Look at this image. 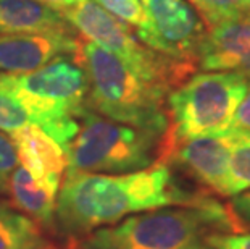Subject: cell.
<instances>
[{
  "label": "cell",
  "instance_id": "cell-1",
  "mask_svg": "<svg viewBox=\"0 0 250 249\" xmlns=\"http://www.w3.org/2000/svg\"><path fill=\"white\" fill-rule=\"evenodd\" d=\"M211 198L190 189L171 165L157 162L139 172L104 175L66 168L57 198L54 228L63 236L84 238L131 215L173 205H195Z\"/></svg>",
  "mask_w": 250,
  "mask_h": 249
},
{
  "label": "cell",
  "instance_id": "cell-2",
  "mask_svg": "<svg viewBox=\"0 0 250 249\" xmlns=\"http://www.w3.org/2000/svg\"><path fill=\"white\" fill-rule=\"evenodd\" d=\"M73 57L87 78V107L113 121L167 135L169 91L148 81L115 54L79 39Z\"/></svg>",
  "mask_w": 250,
  "mask_h": 249
},
{
  "label": "cell",
  "instance_id": "cell-3",
  "mask_svg": "<svg viewBox=\"0 0 250 249\" xmlns=\"http://www.w3.org/2000/svg\"><path fill=\"white\" fill-rule=\"evenodd\" d=\"M237 231L213 196L195 205H173L131 215L78 241V249H204L215 233Z\"/></svg>",
  "mask_w": 250,
  "mask_h": 249
},
{
  "label": "cell",
  "instance_id": "cell-4",
  "mask_svg": "<svg viewBox=\"0 0 250 249\" xmlns=\"http://www.w3.org/2000/svg\"><path fill=\"white\" fill-rule=\"evenodd\" d=\"M0 84L28 110L33 123L63 149L79 130V116L87 107V78L73 54L55 57L29 73L5 75Z\"/></svg>",
  "mask_w": 250,
  "mask_h": 249
},
{
  "label": "cell",
  "instance_id": "cell-5",
  "mask_svg": "<svg viewBox=\"0 0 250 249\" xmlns=\"http://www.w3.org/2000/svg\"><path fill=\"white\" fill-rule=\"evenodd\" d=\"M165 136L87 109L79 116L76 136L65 147L68 168L104 175L139 172L160 162Z\"/></svg>",
  "mask_w": 250,
  "mask_h": 249
},
{
  "label": "cell",
  "instance_id": "cell-6",
  "mask_svg": "<svg viewBox=\"0 0 250 249\" xmlns=\"http://www.w3.org/2000/svg\"><path fill=\"white\" fill-rule=\"evenodd\" d=\"M247 86L249 76L242 73H194L167 97L169 126L165 144L228 133Z\"/></svg>",
  "mask_w": 250,
  "mask_h": 249
},
{
  "label": "cell",
  "instance_id": "cell-7",
  "mask_svg": "<svg viewBox=\"0 0 250 249\" xmlns=\"http://www.w3.org/2000/svg\"><path fill=\"white\" fill-rule=\"evenodd\" d=\"M60 13L83 39L115 54L141 76L169 92L197 70L192 62L165 55L142 44L131 31V26L113 17L95 0H86L76 7L60 10Z\"/></svg>",
  "mask_w": 250,
  "mask_h": 249
},
{
  "label": "cell",
  "instance_id": "cell-8",
  "mask_svg": "<svg viewBox=\"0 0 250 249\" xmlns=\"http://www.w3.org/2000/svg\"><path fill=\"white\" fill-rule=\"evenodd\" d=\"M146 26L137 39L165 55L197 65L199 47L207 34L200 15L186 0H139Z\"/></svg>",
  "mask_w": 250,
  "mask_h": 249
},
{
  "label": "cell",
  "instance_id": "cell-9",
  "mask_svg": "<svg viewBox=\"0 0 250 249\" xmlns=\"http://www.w3.org/2000/svg\"><path fill=\"white\" fill-rule=\"evenodd\" d=\"M231 136H204L194 139L165 144L160 162L178 167L204 191L226 198L228 162H229Z\"/></svg>",
  "mask_w": 250,
  "mask_h": 249
},
{
  "label": "cell",
  "instance_id": "cell-10",
  "mask_svg": "<svg viewBox=\"0 0 250 249\" xmlns=\"http://www.w3.org/2000/svg\"><path fill=\"white\" fill-rule=\"evenodd\" d=\"M197 67L204 71H234L250 76V10L207 29Z\"/></svg>",
  "mask_w": 250,
  "mask_h": 249
},
{
  "label": "cell",
  "instance_id": "cell-11",
  "mask_svg": "<svg viewBox=\"0 0 250 249\" xmlns=\"http://www.w3.org/2000/svg\"><path fill=\"white\" fill-rule=\"evenodd\" d=\"M76 34H0V73H29L55 57L74 54L79 44Z\"/></svg>",
  "mask_w": 250,
  "mask_h": 249
},
{
  "label": "cell",
  "instance_id": "cell-12",
  "mask_svg": "<svg viewBox=\"0 0 250 249\" xmlns=\"http://www.w3.org/2000/svg\"><path fill=\"white\" fill-rule=\"evenodd\" d=\"M8 136L17 151L18 165L26 168L37 183L60 191L68 168L65 149L36 125H28Z\"/></svg>",
  "mask_w": 250,
  "mask_h": 249
},
{
  "label": "cell",
  "instance_id": "cell-13",
  "mask_svg": "<svg viewBox=\"0 0 250 249\" xmlns=\"http://www.w3.org/2000/svg\"><path fill=\"white\" fill-rule=\"evenodd\" d=\"M76 34L58 10L39 0H0V34Z\"/></svg>",
  "mask_w": 250,
  "mask_h": 249
},
{
  "label": "cell",
  "instance_id": "cell-14",
  "mask_svg": "<svg viewBox=\"0 0 250 249\" xmlns=\"http://www.w3.org/2000/svg\"><path fill=\"white\" fill-rule=\"evenodd\" d=\"M13 205L45 228H54L58 193L37 183L26 168L18 165L8 181Z\"/></svg>",
  "mask_w": 250,
  "mask_h": 249
},
{
  "label": "cell",
  "instance_id": "cell-15",
  "mask_svg": "<svg viewBox=\"0 0 250 249\" xmlns=\"http://www.w3.org/2000/svg\"><path fill=\"white\" fill-rule=\"evenodd\" d=\"M0 249H57L41 225L0 201Z\"/></svg>",
  "mask_w": 250,
  "mask_h": 249
},
{
  "label": "cell",
  "instance_id": "cell-16",
  "mask_svg": "<svg viewBox=\"0 0 250 249\" xmlns=\"http://www.w3.org/2000/svg\"><path fill=\"white\" fill-rule=\"evenodd\" d=\"M231 136L229 162H228L226 198H232L250 189V133L228 131Z\"/></svg>",
  "mask_w": 250,
  "mask_h": 249
},
{
  "label": "cell",
  "instance_id": "cell-17",
  "mask_svg": "<svg viewBox=\"0 0 250 249\" xmlns=\"http://www.w3.org/2000/svg\"><path fill=\"white\" fill-rule=\"evenodd\" d=\"M194 7L204 20L207 29L250 10L247 0H195Z\"/></svg>",
  "mask_w": 250,
  "mask_h": 249
},
{
  "label": "cell",
  "instance_id": "cell-18",
  "mask_svg": "<svg viewBox=\"0 0 250 249\" xmlns=\"http://www.w3.org/2000/svg\"><path fill=\"white\" fill-rule=\"evenodd\" d=\"M28 125H34L28 110L0 84V133L10 135Z\"/></svg>",
  "mask_w": 250,
  "mask_h": 249
},
{
  "label": "cell",
  "instance_id": "cell-19",
  "mask_svg": "<svg viewBox=\"0 0 250 249\" xmlns=\"http://www.w3.org/2000/svg\"><path fill=\"white\" fill-rule=\"evenodd\" d=\"M95 2L113 17L134 28L136 33L146 26V17L139 0H95Z\"/></svg>",
  "mask_w": 250,
  "mask_h": 249
},
{
  "label": "cell",
  "instance_id": "cell-20",
  "mask_svg": "<svg viewBox=\"0 0 250 249\" xmlns=\"http://www.w3.org/2000/svg\"><path fill=\"white\" fill-rule=\"evenodd\" d=\"M18 167V156L8 135L0 133V194L8 193V181Z\"/></svg>",
  "mask_w": 250,
  "mask_h": 249
},
{
  "label": "cell",
  "instance_id": "cell-21",
  "mask_svg": "<svg viewBox=\"0 0 250 249\" xmlns=\"http://www.w3.org/2000/svg\"><path fill=\"white\" fill-rule=\"evenodd\" d=\"M226 207L236 225V230L250 231V189L232 196Z\"/></svg>",
  "mask_w": 250,
  "mask_h": 249
},
{
  "label": "cell",
  "instance_id": "cell-22",
  "mask_svg": "<svg viewBox=\"0 0 250 249\" xmlns=\"http://www.w3.org/2000/svg\"><path fill=\"white\" fill-rule=\"evenodd\" d=\"M208 246L215 249H250V231L215 233L208 238Z\"/></svg>",
  "mask_w": 250,
  "mask_h": 249
},
{
  "label": "cell",
  "instance_id": "cell-23",
  "mask_svg": "<svg viewBox=\"0 0 250 249\" xmlns=\"http://www.w3.org/2000/svg\"><path fill=\"white\" fill-rule=\"evenodd\" d=\"M229 131H249L250 133V81H249L246 96L242 97L241 104L237 105L236 113H234Z\"/></svg>",
  "mask_w": 250,
  "mask_h": 249
},
{
  "label": "cell",
  "instance_id": "cell-24",
  "mask_svg": "<svg viewBox=\"0 0 250 249\" xmlns=\"http://www.w3.org/2000/svg\"><path fill=\"white\" fill-rule=\"evenodd\" d=\"M39 2L49 5V7L55 8V10H65V8H71V7H76V5L86 2V0H39Z\"/></svg>",
  "mask_w": 250,
  "mask_h": 249
},
{
  "label": "cell",
  "instance_id": "cell-25",
  "mask_svg": "<svg viewBox=\"0 0 250 249\" xmlns=\"http://www.w3.org/2000/svg\"><path fill=\"white\" fill-rule=\"evenodd\" d=\"M204 249H215V248H211V246H205Z\"/></svg>",
  "mask_w": 250,
  "mask_h": 249
},
{
  "label": "cell",
  "instance_id": "cell-26",
  "mask_svg": "<svg viewBox=\"0 0 250 249\" xmlns=\"http://www.w3.org/2000/svg\"><path fill=\"white\" fill-rule=\"evenodd\" d=\"M189 2H190V3H192V5H194V2H195V0H189Z\"/></svg>",
  "mask_w": 250,
  "mask_h": 249
},
{
  "label": "cell",
  "instance_id": "cell-27",
  "mask_svg": "<svg viewBox=\"0 0 250 249\" xmlns=\"http://www.w3.org/2000/svg\"><path fill=\"white\" fill-rule=\"evenodd\" d=\"M247 3H249V8H250V0H247Z\"/></svg>",
  "mask_w": 250,
  "mask_h": 249
}]
</instances>
